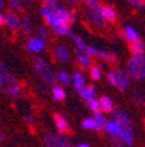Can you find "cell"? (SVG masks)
<instances>
[{
  "instance_id": "6da1fadb",
  "label": "cell",
  "mask_w": 145,
  "mask_h": 147,
  "mask_svg": "<svg viewBox=\"0 0 145 147\" xmlns=\"http://www.w3.org/2000/svg\"><path fill=\"white\" fill-rule=\"evenodd\" d=\"M126 72L129 74L130 78L134 80H145V55H132L128 61L126 65Z\"/></svg>"
},
{
  "instance_id": "7a4b0ae2",
  "label": "cell",
  "mask_w": 145,
  "mask_h": 147,
  "mask_svg": "<svg viewBox=\"0 0 145 147\" xmlns=\"http://www.w3.org/2000/svg\"><path fill=\"white\" fill-rule=\"evenodd\" d=\"M34 69L35 72L39 75V77L48 85H52L56 82V76L53 74L52 68L49 65V63L47 61H44L43 59L36 57L34 59Z\"/></svg>"
},
{
  "instance_id": "3957f363",
  "label": "cell",
  "mask_w": 145,
  "mask_h": 147,
  "mask_svg": "<svg viewBox=\"0 0 145 147\" xmlns=\"http://www.w3.org/2000/svg\"><path fill=\"white\" fill-rule=\"evenodd\" d=\"M86 16L94 26H98V27H103L107 22L103 15V7L99 3H96L93 6H88Z\"/></svg>"
},
{
  "instance_id": "277c9868",
  "label": "cell",
  "mask_w": 145,
  "mask_h": 147,
  "mask_svg": "<svg viewBox=\"0 0 145 147\" xmlns=\"http://www.w3.org/2000/svg\"><path fill=\"white\" fill-rule=\"evenodd\" d=\"M44 145L48 147H69L71 146V142L64 136L56 134L53 132H47L44 134Z\"/></svg>"
},
{
  "instance_id": "5b68a950",
  "label": "cell",
  "mask_w": 145,
  "mask_h": 147,
  "mask_svg": "<svg viewBox=\"0 0 145 147\" xmlns=\"http://www.w3.org/2000/svg\"><path fill=\"white\" fill-rule=\"evenodd\" d=\"M114 75H115V86L120 90V91H125L126 89L129 88L130 85V76L129 74L124 71V70H121V69H115L113 70Z\"/></svg>"
},
{
  "instance_id": "8992f818",
  "label": "cell",
  "mask_w": 145,
  "mask_h": 147,
  "mask_svg": "<svg viewBox=\"0 0 145 147\" xmlns=\"http://www.w3.org/2000/svg\"><path fill=\"white\" fill-rule=\"evenodd\" d=\"M40 13H41V15L44 18V20L47 21V24H48L51 28L56 29L57 27L63 26V25L61 24L59 19H58V16L56 15V13L52 12V11L49 9V8H47L45 6H43V7L40 9Z\"/></svg>"
},
{
  "instance_id": "52a82bcc",
  "label": "cell",
  "mask_w": 145,
  "mask_h": 147,
  "mask_svg": "<svg viewBox=\"0 0 145 147\" xmlns=\"http://www.w3.org/2000/svg\"><path fill=\"white\" fill-rule=\"evenodd\" d=\"M55 13L58 16V19H59V21H61V24L63 26H70L72 22L76 20V14L71 9L66 8V7H62L61 6Z\"/></svg>"
},
{
  "instance_id": "ba28073f",
  "label": "cell",
  "mask_w": 145,
  "mask_h": 147,
  "mask_svg": "<svg viewBox=\"0 0 145 147\" xmlns=\"http://www.w3.org/2000/svg\"><path fill=\"white\" fill-rule=\"evenodd\" d=\"M112 113H113V119H115L121 125V128H134L130 117L123 110H114Z\"/></svg>"
},
{
  "instance_id": "9c48e42d",
  "label": "cell",
  "mask_w": 145,
  "mask_h": 147,
  "mask_svg": "<svg viewBox=\"0 0 145 147\" xmlns=\"http://www.w3.org/2000/svg\"><path fill=\"white\" fill-rule=\"evenodd\" d=\"M103 130L106 131V133L112 139L118 138L120 133H121V125L115 120H109V121H106V125L103 127Z\"/></svg>"
},
{
  "instance_id": "30bf717a",
  "label": "cell",
  "mask_w": 145,
  "mask_h": 147,
  "mask_svg": "<svg viewBox=\"0 0 145 147\" xmlns=\"http://www.w3.org/2000/svg\"><path fill=\"white\" fill-rule=\"evenodd\" d=\"M26 48L28 51L31 53H40L45 49V42L41 38H33L27 42Z\"/></svg>"
},
{
  "instance_id": "8fae6325",
  "label": "cell",
  "mask_w": 145,
  "mask_h": 147,
  "mask_svg": "<svg viewBox=\"0 0 145 147\" xmlns=\"http://www.w3.org/2000/svg\"><path fill=\"white\" fill-rule=\"evenodd\" d=\"M5 18H6V24H7V26H8L11 29H13V30H19V29L21 28V20H20V18L17 16L15 13H13V12H7L6 15H5Z\"/></svg>"
},
{
  "instance_id": "7c38bea8",
  "label": "cell",
  "mask_w": 145,
  "mask_h": 147,
  "mask_svg": "<svg viewBox=\"0 0 145 147\" xmlns=\"http://www.w3.org/2000/svg\"><path fill=\"white\" fill-rule=\"evenodd\" d=\"M55 56L56 59L61 62V63H67L70 61V57H71V55H70V51L69 49L63 46V45H59L56 47L55 49Z\"/></svg>"
},
{
  "instance_id": "4fadbf2b",
  "label": "cell",
  "mask_w": 145,
  "mask_h": 147,
  "mask_svg": "<svg viewBox=\"0 0 145 147\" xmlns=\"http://www.w3.org/2000/svg\"><path fill=\"white\" fill-rule=\"evenodd\" d=\"M118 138L123 145L131 146L134 144V128H121Z\"/></svg>"
},
{
  "instance_id": "5bb4252c",
  "label": "cell",
  "mask_w": 145,
  "mask_h": 147,
  "mask_svg": "<svg viewBox=\"0 0 145 147\" xmlns=\"http://www.w3.org/2000/svg\"><path fill=\"white\" fill-rule=\"evenodd\" d=\"M53 119H55V123H56V127L58 132L62 134V133H66L69 130H70V126H69V121L67 119L62 116V115H58L56 113L55 116H53Z\"/></svg>"
},
{
  "instance_id": "9a60e30c",
  "label": "cell",
  "mask_w": 145,
  "mask_h": 147,
  "mask_svg": "<svg viewBox=\"0 0 145 147\" xmlns=\"http://www.w3.org/2000/svg\"><path fill=\"white\" fill-rule=\"evenodd\" d=\"M3 92L7 96H9L11 98H17L20 96V92H21V88L20 85L16 83H12V84H7L6 86L3 88Z\"/></svg>"
},
{
  "instance_id": "2e32d148",
  "label": "cell",
  "mask_w": 145,
  "mask_h": 147,
  "mask_svg": "<svg viewBox=\"0 0 145 147\" xmlns=\"http://www.w3.org/2000/svg\"><path fill=\"white\" fill-rule=\"evenodd\" d=\"M79 96H80L84 100L88 102V100H90V99L95 98L96 91H95V89H94L92 85H85L82 89L79 90Z\"/></svg>"
},
{
  "instance_id": "e0dca14e",
  "label": "cell",
  "mask_w": 145,
  "mask_h": 147,
  "mask_svg": "<svg viewBox=\"0 0 145 147\" xmlns=\"http://www.w3.org/2000/svg\"><path fill=\"white\" fill-rule=\"evenodd\" d=\"M100 102V109L102 110L103 112L106 113H110L114 111V102L112 98L107 97V96H103L99 99Z\"/></svg>"
},
{
  "instance_id": "ac0fdd59",
  "label": "cell",
  "mask_w": 145,
  "mask_h": 147,
  "mask_svg": "<svg viewBox=\"0 0 145 147\" xmlns=\"http://www.w3.org/2000/svg\"><path fill=\"white\" fill-rule=\"evenodd\" d=\"M72 82H73V89L79 92V90L85 86V76L82 75V72L74 71L73 76H72Z\"/></svg>"
},
{
  "instance_id": "d6986e66",
  "label": "cell",
  "mask_w": 145,
  "mask_h": 147,
  "mask_svg": "<svg viewBox=\"0 0 145 147\" xmlns=\"http://www.w3.org/2000/svg\"><path fill=\"white\" fill-rule=\"evenodd\" d=\"M124 36H125L126 41H129L130 43L140 40L139 34H138V33L135 30V28H132L131 26H126V27L124 28Z\"/></svg>"
},
{
  "instance_id": "ffe728a7",
  "label": "cell",
  "mask_w": 145,
  "mask_h": 147,
  "mask_svg": "<svg viewBox=\"0 0 145 147\" xmlns=\"http://www.w3.org/2000/svg\"><path fill=\"white\" fill-rule=\"evenodd\" d=\"M77 61H78V63L81 67L87 68V69H89V67L92 65V62H90V56H89V55H87L86 53H84V51H79L78 53Z\"/></svg>"
},
{
  "instance_id": "44dd1931",
  "label": "cell",
  "mask_w": 145,
  "mask_h": 147,
  "mask_svg": "<svg viewBox=\"0 0 145 147\" xmlns=\"http://www.w3.org/2000/svg\"><path fill=\"white\" fill-rule=\"evenodd\" d=\"M8 76H9V72L7 71L4 63L0 61V88H4L8 84Z\"/></svg>"
},
{
  "instance_id": "7402d4cb",
  "label": "cell",
  "mask_w": 145,
  "mask_h": 147,
  "mask_svg": "<svg viewBox=\"0 0 145 147\" xmlns=\"http://www.w3.org/2000/svg\"><path fill=\"white\" fill-rule=\"evenodd\" d=\"M65 96H66L65 90H64L62 86L56 85V86L52 88V97H53V99H55V100L62 102V100L65 99Z\"/></svg>"
},
{
  "instance_id": "603a6c76",
  "label": "cell",
  "mask_w": 145,
  "mask_h": 147,
  "mask_svg": "<svg viewBox=\"0 0 145 147\" xmlns=\"http://www.w3.org/2000/svg\"><path fill=\"white\" fill-rule=\"evenodd\" d=\"M130 51L132 55H139V54H144L145 51V45L139 40L136 42L130 43Z\"/></svg>"
},
{
  "instance_id": "cb8c5ba5",
  "label": "cell",
  "mask_w": 145,
  "mask_h": 147,
  "mask_svg": "<svg viewBox=\"0 0 145 147\" xmlns=\"http://www.w3.org/2000/svg\"><path fill=\"white\" fill-rule=\"evenodd\" d=\"M103 15H104V19L106 21H109V22H114L116 20V12L113 7L110 6H104L103 7Z\"/></svg>"
},
{
  "instance_id": "d4e9b609",
  "label": "cell",
  "mask_w": 145,
  "mask_h": 147,
  "mask_svg": "<svg viewBox=\"0 0 145 147\" xmlns=\"http://www.w3.org/2000/svg\"><path fill=\"white\" fill-rule=\"evenodd\" d=\"M98 57L103 60V61H107V62H116L117 57L114 53H110V51H106V50H99V54H98Z\"/></svg>"
},
{
  "instance_id": "484cf974",
  "label": "cell",
  "mask_w": 145,
  "mask_h": 147,
  "mask_svg": "<svg viewBox=\"0 0 145 147\" xmlns=\"http://www.w3.org/2000/svg\"><path fill=\"white\" fill-rule=\"evenodd\" d=\"M94 120L96 123V131H101L103 130V127L106 125V118L104 116L102 115V112L98 111V112H94Z\"/></svg>"
},
{
  "instance_id": "4316f807",
  "label": "cell",
  "mask_w": 145,
  "mask_h": 147,
  "mask_svg": "<svg viewBox=\"0 0 145 147\" xmlns=\"http://www.w3.org/2000/svg\"><path fill=\"white\" fill-rule=\"evenodd\" d=\"M21 28L23 30V33L26 35H30L31 34V24H30V19L28 15H25L21 20Z\"/></svg>"
},
{
  "instance_id": "83f0119b",
  "label": "cell",
  "mask_w": 145,
  "mask_h": 147,
  "mask_svg": "<svg viewBox=\"0 0 145 147\" xmlns=\"http://www.w3.org/2000/svg\"><path fill=\"white\" fill-rule=\"evenodd\" d=\"M89 76L94 81H99L101 78V67L100 65L89 67Z\"/></svg>"
},
{
  "instance_id": "f1b7e54d",
  "label": "cell",
  "mask_w": 145,
  "mask_h": 147,
  "mask_svg": "<svg viewBox=\"0 0 145 147\" xmlns=\"http://www.w3.org/2000/svg\"><path fill=\"white\" fill-rule=\"evenodd\" d=\"M72 40H73V42H74V45H76V47H77V49L79 51H85L87 45L84 42V40L81 38H79L78 35L73 34V35H72Z\"/></svg>"
},
{
  "instance_id": "f546056e",
  "label": "cell",
  "mask_w": 145,
  "mask_h": 147,
  "mask_svg": "<svg viewBox=\"0 0 145 147\" xmlns=\"http://www.w3.org/2000/svg\"><path fill=\"white\" fill-rule=\"evenodd\" d=\"M82 128H85V130H94L96 131V123L94 120V118H86L82 124H81Z\"/></svg>"
},
{
  "instance_id": "4dcf8cb0",
  "label": "cell",
  "mask_w": 145,
  "mask_h": 147,
  "mask_svg": "<svg viewBox=\"0 0 145 147\" xmlns=\"http://www.w3.org/2000/svg\"><path fill=\"white\" fill-rule=\"evenodd\" d=\"M56 80L61 83V84H63V85H67V84H70V76L67 75V72H65V71H59L58 74H57V76H56Z\"/></svg>"
},
{
  "instance_id": "1f68e13d",
  "label": "cell",
  "mask_w": 145,
  "mask_h": 147,
  "mask_svg": "<svg viewBox=\"0 0 145 147\" xmlns=\"http://www.w3.org/2000/svg\"><path fill=\"white\" fill-rule=\"evenodd\" d=\"M44 6L49 9H51L52 12H56L61 7V4L58 0H44Z\"/></svg>"
},
{
  "instance_id": "d6a6232c",
  "label": "cell",
  "mask_w": 145,
  "mask_h": 147,
  "mask_svg": "<svg viewBox=\"0 0 145 147\" xmlns=\"http://www.w3.org/2000/svg\"><path fill=\"white\" fill-rule=\"evenodd\" d=\"M87 105H88L90 111H93V112H98V111H100V110H101L100 109V102L98 99H95V98L88 100L87 102Z\"/></svg>"
},
{
  "instance_id": "836d02e7",
  "label": "cell",
  "mask_w": 145,
  "mask_h": 147,
  "mask_svg": "<svg viewBox=\"0 0 145 147\" xmlns=\"http://www.w3.org/2000/svg\"><path fill=\"white\" fill-rule=\"evenodd\" d=\"M8 3H9V5L14 8V9H16V11H23V5H22V3H21V0H8Z\"/></svg>"
},
{
  "instance_id": "e575fe53",
  "label": "cell",
  "mask_w": 145,
  "mask_h": 147,
  "mask_svg": "<svg viewBox=\"0 0 145 147\" xmlns=\"http://www.w3.org/2000/svg\"><path fill=\"white\" fill-rule=\"evenodd\" d=\"M55 32L58 35H70L71 34V30H70L69 26H59L55 29Z\"/></svg>"
},
{
  "instance_id": "d590c367",
  "label": "cell",
  "mask_w": 145,
  "mask_h": 147,
  "mask_svg": "<svg viewBox=\"0 0 145 147\" xmlns=\"http://www.w3.org/2000/svg\"><path fill=\"white\" fill-rule=\"evenodd\" d=\"M128 3H130L132 6L139 8V9L145 8V0H128Z\"/></svg>"
},
{
  "instance_id": "8d00e7d4",
  "label": "cell",
  "mask_w": 145,
  "mask_h": 147,
  "mask_svg": "<svg viewBox=\"0 0 145 147\" xmlns=\"http://www.w3.org/2000/svg\"><path fill=\"white\" fill-rule=\"evenodd\" d=\"M37 34H39V38H41L43 40H45V39L49 38V30L45 27H40L39 30H37Z\"/></svg>"
},
{
  "instance_id": "74e56055",
  "label": "cell",
  "mask_w": 145,
  "mask_h": 147,
  "mask_svg": "<svg viewBox=\"0 0 145 147\" xmlns=\"http://www.w3.org/2000/svg\"><path fill=\"white\" fill-rule=\"evenodd\" d=\"M132 100H134V103L135 104H137V105H144V103H145V100H144V97L140 95V94H134V96H132Z\"/></svg>"
},
{
  "instance_id": "f35d334b",
  "label": "cell",
  "mask_w": 145,
  "mask_h": 147,
  "mask_svg": "<svg viewBox=\"0 0 145 147\" xmlns=\"http://www.w3.org/2000/svg\"><path fill=\"white\" fill-rule=\"evenodd\" d=\"M81 1L84 4H86L87 6H93V5H95L98 3V0H81Z\"/></svg>"
},
{
  "instance_id": "ab89813d",
  "label": "cell",
  "mask_w": 145,
  "mask_h": 147,
  "mask_svg": "<svg viewBox=\"0 0 145 147\" xmlns=\"http://www.w3.org/2000/svg\"><path fill=\"white\" fill-rule=\"evenodd\" d=\"M25 121L27 123V124H33L34 123V118H33V116H30V115H28V116H25Z\"/></svg>"
},
{
  "instance_id": "60d3db41",
  "label": "cell",
  "mask_w": 145,
  "mask_h": 147,
  "mask_svg": "<svg viewBox=\"0 0 145 147\" xmlns=\"http://www.w3.org/2000/svg\"><path fill=\"white\" fill-rule=\"evenodd\" d=\"M5 24H6V18L4 14L0 13V26H4Z\"/></svg>"
},
{
  "instance_id": "b9f144b4",
  "label": "cell",
  "mask_w": 145,
  "mask_h": 147,
  "mask_svg": "<svg viewBox=\"0 0 145 147\" xmlns=\"http://www.w3.org/2000/svg\"><path fill=\"white\" fill-rule=\"evenodd\" d=\"M66 3H69V4H77L79 0H65Z\"/></svg>"
},
{
  "instance_id": "7bdbcfd3",
  "label": "cell",
  "mask_w": 145,
  "mask_h": 147,
  "mask_svg": "<svg viewBox=\"0 0 145 147\" xmlns=\"http://www.w3.org/2000/svg\"><path fill=\"white\" fill-rule=\"evenodd\" d=\"M78 146H79V147H89V145H88V144H85V142H82V144H79Z\"/></svg>"
},
{
  "instance_id": "ee69618b",
  "label": "cell",
  "mask_w": 145,
  "mask_h": 147,
  "mask_svg": "<svg viewBox=\"0 0 145 147\" xmlns=\"http://www.w3.org/2000/svg\"><path fill=\"white\" fill-rule=\"evenodd\" d=\"M4 8V1H3V0H0V11H1Z\"/></svg>"
},
{
  "instance_id": "f6af8a7d",
  "label": "cell",
  "mask_w": 145,
  "mask_h": 147,
  "mask_svg": "<svg viewBox=\"0 0 145 147\" xmlns=\"http://www.w3.org/2000/svg\"><path fill=\"white\" fill-rule=\"evenodd\" d=\"M27 5H31V0H25Z\"/></svg>"
},
{
  "instance_id": "bcb514c9",
  "label": "cell",
  "mask_w": 145,
  "mask_h": 147,
  "mask_svg": "<svg viewBox=\"0 0 145 147\" xmlns=\"http://www.w3.org/2000/svg\"><path fill=\"white\" fill-rule=\"evenodd\" d=\"M1 142H3V136L0 134V144H1Z\"/></svg>"
}]
</instances>
